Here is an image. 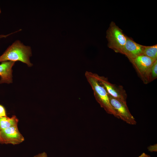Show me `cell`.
Segmentation results:
<instances>
[{"instance_id":"obj_4","label":"cell","mask_w":157,"mask_h":157,"mask_svg":"<svg viewBox=\"0 0 157 157\" xmlns=\"http://www.w3.org/2000/svg\"><path fill=\"white\" fill-rule=\"evenodd\" d=\"M134 67L140 77L145 84L149 83V76L155 60L143 55L129 60Z\"/></svg>"},{"instance_id":"obj_14","label":"cell","mask_w":157,"mask_h":157,"mask_svg":"<svg viewBox=\"0 0 157 157\" xmlns=\"http://www.w3.org/2000/svg\"><path fill=\"white\" fill-rule=\"evenodd\" d=\"M6 116H7L4 108L0 105V117Z\"/></svg>"},{"instance_id":"obj_18","label":"cell","mask_w":157,"mask_h":157,"mask_svg":"<svg viewBox=\"0 0 157 157\" xmlns=\"http://www.w3.org/2000/svg\"><path fill=\"white\" fill-rule=\"evenodd\" d=\"M0 143H3V140H2V139H1V134H0Z\"/></svg>"},{"instance_id":"obj_7","label":"cell","mask_w":157,"mask_h":157,"mask_svg":"<svg viewBox=\"0 0 157 157\" xmlns=\"http://www.w3.org/2000/svg\"><path fill=\"white\" fill-rule=\"evenodd\" d=\"M3 143L17 144L22 142L24 138L19 131L17 125L0 131Z\"/></svg>"},{"instance_id":"obj_13","label":"cell","mask_w":157,"mask_h":157,"mask_svg":"<svg viewBox=\"0 0 157 157\" xmlns=\"http://www.w3.org/2000/svg\"><path fill=\"white\" fill-rule=\"evenodd\" d=\"M148 151L150 152H157V144H155L153 145H150L148 147Z\"/></svg>"},{"instance_id":"obj_15","label":"cell","mask_w":157,"mask_h":157,"mask_svg":"<svg viewBox=\"0 0 157 157\" xmlns=\"http://www.w3.org/2000/svg\"><path fill=\"white\" fill-rule=\"evenodd\" d=\"M33 157H47V154L45 152H44L41 153H40Z\"/></svg>"},{"instance_id":"obj_17","label":"cell","mask_w":157,"mask_h":157,"mask_svg":"<svg viewBox=\"0 0 157 157\" xmlns=\"http://www.w3.org/2000/svg\"><path fill=\"white\" fill-rule=\"evenodd\" d=\"M138 157H151L150 156L145 153L142 154Z\"/></svg>"},{"instance_id":"obj_9","label":"cell","mask_w":157,"mask_h":157,"mask_svg":"<svg viewBox=\"0 0 157 157\" xmlns=\"http://www.w3.org/2000/svg\"><path fill=\"white\" fill-rule=\"evenodd\" d=\"M15 62L8 61L0 64V83H10L12 82V68Z\"/></svg>"},{"instance_id":"obj_2","label":"cell","mask_w":157,"mask_h":157,"mask_svg":"<svg viewBox=\"0 0 157 157\" xmlns=\"http://www.w3.org/2000/svg\"><path fill=\"white\" fill-rule=\"evenodd\" d=\"M32 55L31 47L24 45L21 41L17 40L10 45L0 56V62L19 61L31 67L30 60Z\"/></svg>"},{"instance_id":"obj_19","label":"cell","mask_w":157,"mask_h":157,"mask_svg":"<svg viewBox=\"0 0 157 157\" xmlns=\"http://www.w3.org/2000/svg\"><path fill=\"white\" fill-rule=\"evenodd\" d=\"M1 9H0V13H1Z\"/></svg>"},{"instance_id":"obj_16","label":"cell","mask_w":157,"mask_h":157,"mask_svg":"<svg viewBox=\"0 0 157 157\" xmlns=\"http://www.w3.org/2000/svg\"><path fill=\"white\" fill-rule=\"evenodd\" d=\"M15 32L13 33H9L8 34L6 35H0V39L1 38H6L8 36L11 35V34H12L13 33H15L17 32Z\"/></svg>"},{"instance_id":"obj_3","label":"cell","mask_w":157,"mask_h":157,"mask_svg":"<svg viewBox=\"0 0 157 157\" xmlns=\"http://www.w3.org/2000/svg\"><path fill=\"white\" fill-rule=\"evenodd\" d=\"M127 36L122 30L111 22L107 31L106 38L108 42V46L116 53H122L126 43Z\"/></svg>"},{"instance_id":"obj_10","label":"cell","mask_w":157,"mask_h":157,"mask_svg":"<svg viewBox=\"0 0 157 157\" xmlns=\"http://www.w3.org/2000/svg\"><path fill=\"white\" fill-rule=\"evenodd\" d=\"M19 120L15 116L11 117H0V131L10 127L17 125Z\"/></svg>"},{"instance_id":"obj_1","label":"cell","mask_w":157,"mask_h":157,"mask_svg":"<svg viewBox=\"0 0 157 157\" xmlns=\"http://www.w3.org/2000/svg\"><path fill=\"white\" fill-rule=\"evenodd\" d=\"M97 74L88 71L85 73V76L93 91L95 99L107 113L119 119L110 104L108 94L98 79Z\"/></svg>"},{"instance_id":"obj_5","label":"cell","mask_w":157,"mask_h":157,"mask_svg":"<svg viewBox=\"0 0 157 157\" xmlns=\"http://www.w3.org/2000/svg\"><path fill=\"white\" fill-rule=\"evenodd\" d=\"M108 95L110 104L117 113L119 119L129 124H136V122L130 113L126 103L116 99L109 94Z\"/></svg>"},{"instance_id":"obj_11","label":"cell","mask_w":157,"mask_h":157,"mask_svg":"<svg viewBox=\"0 0 157 157\" xmlns=\"http://www.w3.org/2000/svg\"><path fill=\"white\" fill-rule=\"evenodd\" d=\"M142 55L155 60H157V45L144 46Z\"/></svg>"},{"instance_id":"obj_12","label":"cell","mask_w":157,"mask_h":157,"mask_svg":"<svg viewBox=\"0 0 157 157\" xmlns=\"http://www.w3.org/2000/svg\"><path fill=\"white\" fill-rule=\"evenodd\" d=\"M157 78V60H156L152 65L149 72L148 82L149 83Z\"/></svg>"},{"instance_id":"obj_6","label":"cell","mask_w":157,"mask_h":157,"mask_svg":"<svg viewBox=\"0 0 157 157\" xmlns=\"http://www.w3.org/2000/svg\"><path fill=\"white\" fill-rule=\"evenodd\" d=\"M97 78L108 94L116 99L126 103L127 95L122 86L110 83L108 81V78L104 76H100L97 74Z\"/></svg>"},{"instance_id":"obj_8","label":"cell","mask_w":157,"mask_h":157,"mask_svg":"<svg viewBox=\"0 0 157 157\" xmlns=\"http://www.w3.org/2000/svg\"><path fill=\"white\" fill-rule=\"evenodd\" d=\"M144 46L134 41L132 39L127 37L126 41L122 53L128 59H132L142 55Z\"/></svg>"}]
</instances>
